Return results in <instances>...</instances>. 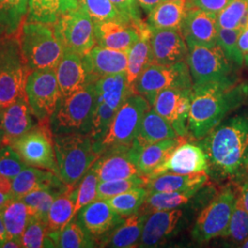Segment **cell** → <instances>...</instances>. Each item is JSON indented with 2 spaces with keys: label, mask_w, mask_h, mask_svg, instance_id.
<instances>
[{
  "label": "cell",
  "mask_w": 248,
  "mask_h": 248,
  "mask_svg": "<svg viewBox=\"0 0 248 248\" xmlns=\"http://www.w3.org/2000/svg\"><path fill=\"white\" fill-rule=\"evenodd\" d=\"M187 44L213 46L217 45L218 15L200 9H188L181 24Z\"/></svg>",
  "instance_id": "obj_21"
},
{
  "label": "cell",
  "mask_w": 248,
  "mask_h": 248,
  "mask_svg": "<svg viewBox=\"0 0 248 248\" xmlns=\"http://www.w3.org/2000/svg\"><path fill=\"white\" fill-rule=\"evenodd\" d=\"M14 198L12 196L7 195V194H4L0 191V210L6 205V204L9 202L11 200H13Z\"/></svg>",
  "instance_id": "obj_58"
},
{
  "label": "cell",
  "mask_w": 248,
  "mask_h": 248,
  "mask_svg": "<svg viewBox=\"0 0 248 248\" xmlns=\"http://www.w3.org/2000/svg\"><path fill=\"white\" fill-rule=\"evenodd\" d=\"M22 248V243L20 240L14 238H7L4 242L1 248Z\"/></svg>",
  "instance_id": "obj_56"
},
{
  "label": "cell",
  "mask_w": 248,
  "mask_h": 248,
  "mask_svg": "<svg viewBox=\"0 0 248 248\" xmlns=\"http://www.w3.org/2000/svg\"><path fill=\"white\" fill-rule=\"evenodd\" d=\"M78 5L88 12L94 23L107 20L127 23L109 0H78Z\"/></svg>",
  "instance_id": "obj_45"
},
{
  "label": "cell",
  "mask_w": 248,
  "mask_h": 248,
  "mask_svg": "<svg viewBox=\"0 0 248 248\" xmlns=\"http://www.w3.org/2000/svg\"><path fill=\"white\" fill-rule=\"evenodd\" d=\"M78 7V0H29L28 19L53 25L62 15Z\"/></svg>",
  "instance_id": "obj_30"
},
{
  "label": "cell",
  "mask_w": 248,
  "mask_h": 248,
  "mask_svg": "<svg viewBox=\"0 0 248 248\" xmlns=\"http://www.w3.org/2000/svg\"><path fill=\"white\" fill-rule=\"evenodd\" d=\"M28 10L29 0H0V35H17Z\"/></svg>",
  "instance_id": "obj_38"
},
{
  "label": "cell",
  "mask_w": 248,
  "mask_h": 248,
  "mask_svg": "<svg viewBox=\"0 0 248 248\" xmlns=\"http://www.w3.org/2000/svg\"><path fill=\"white\" fill-rule=\"evenodd\" d=\"M48 234L49 237L53 240L55 248H85L98 247L96 240L80 224L76 217H74L61 232Z\"/></svg>",
  "instance_id": "obj_37"
},
{
  "label": "cell",
  "mask_w": 248,
  "mask_h": 248,
  "mask_svg": "<svg viewBox=\"0 0 248 248\" xmlns=\"http://www.w3.org/2000/svg\"><path fill=\"white\" fill-rule=\"evenodd\" d=\"M96 105L95 84L90 83L66 98H61L49 126L53 135L89 134Z\"/></svg>",
  "instance_id": "obj_5"
},
{
  "label": "cell",
  "mask_w": 248,
  "mask_h": 248,
  "mask_svg": "<svg viewBox=\"0 0 248 248\" xmlns=\"http://www.w3.org/2000/svg\"><path fill=\"white\" fill-rule=\"evenodd\" d=\"M187 48L186 62L193 85L233 78V62L227 58L220 45L204 46L187 44Z\"/></svg>",
  "instance_id": "obj_10"
},
{
  "label": "cell",
  "mask_w": 248,
  "mask_h": 248,
  "mask_svg": "<svg viewBox=\"0 0 248 248\" xmlns=\"http://www.w3.org/2000/svg\"><path fill=\"white\" fill-rule=\"evenodd\" d=\"M209 165L206 154L200 145L182 142L173 151L168 159L151 175L153 177L164 173H175L180 175L205 172L208 174Z\"/></svg>",
  "instance_id": "obj_16"
},
{
  "label": "cell",
  "mask_w": 248,
  "mask_h": 248,
  "mask_svg": "<svg viewBox=\"0 0 248 248\" xmlns=\"http://www.w3.org/2000/svg\"><path fill=\"white\" fill-rule=\"evenodd\" d=\"M2 145V133H1V130H0V146Z\"/></svg>",
  "instance_id": "obj_60"
},
{
  "label": "cell",
  "mask_w": 248,
  "mask_h": 248,
  "mask_svg": "<svg viewBox=\"0 0 248 248\" xmlns=\"http://www.w3.org/2000/svg\"><path fill=\"white\" fill-rule=\"evenodd\" d=\"M0 36H5V35H0Z\"/></svg>",
  "instance_id": "obj_62"
},
{
  "label": "cell",
  "mask_w": 248,
  "mask_h": 248,
  "mask_svg": "<svg viewBox=\"0 0 248 248\" xmlns=\"http://www.w3.org/2000/svg\"><path fill=\"white\" fill-rule=\"evenodd\" d=\"M237 195L226 186L202 210L196 220L191 236L198 243H206L226 233Z\"/></svg>",
  "instance_id": "obj_9"
},
{
  "label": "cell",
  "mask_w": 248,
  "mask_h": 248,
  "mask_svg": "<svg viewBox=\"0 0 248 248\" xmlns=\"http://www.w3.org/2000/svg\"><path fill=\"white\" fill-rule=\"evenodd\" d=\"M242 30H227L219 28L217 36V45L222 47L223 52L231 62L238 66L244 64L243 55L240 51L238 40Z\"/></svg>",
  "instance_id": "obj_48"
},
{
  "label": "cell",
  "mask_w": 248,
  "mask_h": 248,
  "mask_svg": "<svg viewBox=\"0 0 248 248\" xmlns=\"http://www.w3.org/2000/svg\"><path fill=\"white\" fill-rule=\"evenodd\" d=\"M162 1H168V0H162ZM170 1H177V0H170Z\"/></svg>",
  "instance_id": "obj_61"
},
{
  "label": "cell",
  "mask_w": 248,
  "mask_h": 248,
  "mask_svg": "<svg viewBox=\"0 0 248 248\" xmlns=\"http://www.w3.org/2000/svg\"><path fill=\"white\" fill-rule=\"evenodd\" d=\"M148 214L137 212L126 217L114 230L106 237L100 240L98 247L100 248H130L138 247L142 235L143 224Z\"/></svg>",
  "instance_id": "obj_28"
},
{
  "label": "cell",
  "mask_w": 248,
  "mask_h": 248,
  "mask_svg": "<svg viewBox=\"0 0 248 248\" xmlns=\"http://www.w3.org/2000/svg\"><path fill=\"white\" fill-rule=\"evenodd\" d=\"M223 237L229 238L236 245H241L248 237V213L244 208L238 195L228 229Z\"/></svg>",
  "instance_id": "obj_44"
},
{
  "label": "cell",
  "mask_w": 248,
  "mask_h": 248,
  "mask_svg": "<svg viewBox=\"0 0 248 248\" xmlns=\"http://www.w3.org/2000/svg\"><path fill=\"white\" fill-rule=\"evenodd\" d=\"M238 196L241 199V202L243 203L244 208L246 209V211L248 213V180L246 181L241 186Z\"/></svg>",
  "instance_id": "obj_54"
},
{
  "label": "cell",
  "mask_w": 248,
  "mask_h": 248,
  "mask_svg": "<svg viewBox=\"0 0 248 248\" xmlns=\"http://www.w3.org/2000/svg\"><path fill=\"white\" fill-rule=\"evenodd\" d=\"M129 52L94 46L89 53L82 56L89 83L100 78L126 72Z\"/></svg>",
  "instance_id": "obj_22"
},
{
  "label": "cell",
  "mask_w": 248,
  "mask_h": 248,
  "mask_svg": "<svg viewBox=\"0 0 248 248\" xmlns=\"http://www.w3.org/2000/svg\"><path fill=\"white\" fill-rule=\"evenodd\" d=\"M25 96L40 124H48L62 98L55 69H35L29 72Z\"/></svg>",
  "instance_id": "obj_11"
},
{
  "label": "cell",
  "mask_w": 248,
  "mask_h": 248,
  "mask_svg": "<svg viewBox=\"0 0 248 248\" xmlns=\"http://www.w3.org/2000/svg\"><path fill=\"white\" fill-rule=\"evenodd\" d=\"M94 31L98 46L124 52H129L141 37L137 27L119 20L94 23Z\"/></svg>",
  "instance_id": "obj_24"
},
{
  "label": "cell",
  "mask_w": 248,
  "mask_h": 248,
  "mask_svg": "<svg viewBox=\"0 0 248 248\" xmlns=\"http://www.w3.org/2000/svg\"><path fill=\"white\" fill-rule=\"evenodd\" d=\"M138 153L130 145H121L103 151L92 166L99 181L142 177L138 169Z\"/></svg>",
  "instance_id": "obj_14"
},
{
  "label": "cell",
  "mask_w": 248,
  "mask_h": 248,
  "mask_svg": "<svg viewBox=\"0 0 248 248\" xmlns=\"http://www.w3.org/2000/svg\"><path fill=\"white\" fill-rule=\"evenodd\" d=\"M199 141L213 179L233 180L248 172V113L222 121Z\"/></svg>",
  "instance_id": "obj_1"
},
{
  "label": "cell",
  "mask_w": 248,
  "mask_h": 248,
  "mask_svg": "<svg viewBox=\"0 0 248 248\" xmlns=\"http://www.w3.org/2000/svg\"><path fill=\"white\" fill-rule=\"evenodd\" d=\"M151 107L149 101L142 95H130L116 112L108 132L99 144L100 153L110 147L132 144Z\"/></svg>",
  "instance_id": "obj_8"
},
{
  "label": "cell",
  "mask_w": 248,
  "mask_h": 248,
  "mask_svg": "<svg viewBox=\"0 0 248 248\" xmlns=\"http://www.w3.org/2000/svg\"><path fill=\"white\" fill-rule=\"evenodd\" d=\"M94 84L96 98L105 102L116 111H118L129 96L134 93L128 84L125 72L100 78Z\"/></svg>",
  "instance_id": "obj_29"
},
{
  "label": "cell",
  "mask_w": 248,
  "mask_h": 248,
  "mask_svg": "<svg viewBox=\"0 0 248 248\" xmlns=\"http://www.w3.org/2000/svg\"><path fill=\"white\" fill-rule=\"evenodd\" d=\"M238 45H239L240 51L243 55L244 63L248 65V26L246 27L241 31L239 40H238Z\"/></svg>",
  "instance_id": "obj_52"
},
{
  "label": "cell",
  "mask_w": 248,
  "mask_h": 248,
  "mask_svg": "<svg viewBox=\"0 0 248 248\" xmlns=\"http://www.w3.org/2000/svg\"><path fill=\"white\" fill-rule=\"evenodd\" d=\"M161 1L162 0H138L140 7L146 14H149L152 9H154Z\"/></svg>",
  "instance_id": "obj_55"
},
{
  "label": "cell",
  "mask_w": 248,
  "mask_h": 248,
  "mask_svg": "<svg viewBox=\"0 0 248 248\" xmlns=\"http://www.w3.org/2000/svg\"><path fill=\"white\" fill-rule=\"evenodd\" d=\"M248 99V84L235 77L193 85L190 96L188 133L201 140Z\"/></svg>",
  "instance_id": "obj_2"
},
{
  "label": "cell",
  "mask_w": 248,
  "mask_h": 248,
  "mask_svg": "<svg viewBox=\"0 0 248 248\" xmlns=\"http://www.w3.org/2000/svg\"><path fill=\"white\" fill-rule=\"evenodd\" d=\"M8 238V233H7V230L5 227L4 222L2 220V217L0 215V248L2 247V245L4 244V242Z\"/></svg>",
  "instance_id": "obj_57"
},
{
  "label": "cell",
  "mask_w": 248,
  "mask_h": 248,
  "mask_svg": "<svg viewBox=\"0 0 248 248\" xmlns=\"http://www.w3.org/2000/svg\"><path fill=\"white\" fill-rule=\"evenodd\" d=\"M193 80L186 61L173 64L151 63L133 85L134 93L146 98L151 106L160 91L169 89H192Z\"/></svg>",
  "instance_id": "obj_7"
},
{
  "label": "cell",
  "mask_w": 248,
  "mask_h": 248,
  "mask_svg": "<svg viewBox=\"0 0 248 248\" xmlns=\"http://www.w3.org/2000/svg\"><path fill=\"white\" fill-rule=\"evenodd\" d=\"M115 7L124 20L134 26L137 27L142 32L149 25L145 24L142 19L140 4L138 0H109Z\"/></svg>",
  "instance_id": "obj_50"
},
{
  "label": "cell",
  "mask_w": 248,
  "mask_h": 248,
  "mask_svg": "<svg viewBox=\"0 0 248 248\" xmlns=\"http://www.w3.org/2000/svg\"><path fill=\"white\" fill-rule=\"evenodd\" d=\"M198 191L199 189H189L175 192L148 193L139 212L149 215L155 212L177 209L187 203Z\"/></svg>",
  "instance_id": "obj_36"
},
{
  "label": "cell",
  "mask_w": 248,
  "mask_h": 248,
  "mask_svg": "<svg viewBox=\"0 0 248 248\" xmlns=\"http://www.w3.org/2000/svg\"><path fill=\"white\" fill-rule=\"evenodd\" d=\"M154 63V56L151 47V28L141 32L140 39L129 50L126 78L129 86L133 89L135 81L143 70Z\"/></svg>",
  "instance_id": "obj_32"
},
{
  "label": "cell",
  "mask_w": 248,
  "mask_h": 248,
  "mask_svg": "<svg viewBox=\"0 0 248 248\" xmlns=\"http://www.w3.org/2000/svg\"><path fill=\"white\" fill-rule=\"evenodd\" d=\"M27 167L12 145L2 144L0 146V175L13 180Z\"/></svg>",
  "instance_id": "obj_49"
},
{
  "label": "cell",
  "mask_w": 248,
  "mask_h": 248,
  "mask_svg": "<svg viewBox=\"0 0 248 248\" xmlns=\"http://www.w3.org/2000/svg\"><path fill=\"white\" fill-rule=\"evenodd\" d=\"M115 109L107 105L105 102L100 101L96 98V105L92 117L91 130L89 135L95 142L97 150L99 151V144L106 136L109 130V127L116 114ZM101 155V153H100Z\"/></svg>",
  "instance_id": "obj_40"
},
{
  "label": "cell",
  "mask_w": 248,
  "mask_h": 248,
  "mask_svg": "<svg viewBox=\"0 0 248 248\" xmlns=\"http://www.w3.org/2000/svg\"><path fill=\"white\" fill-rule=\"evenodd\" d=\"M98 183L99 179L96 172L92 169H89L76 186L75 216L83 207L97 200Z\"/></svg>",
  "instance_id": "obj_46"
},
{
  "label": "cell",
  "mask_w": 248,
  "mask_h": 248,
  "mask_svg": "<svg viewBox=\"0 0 248 248\" xmlns=\"http://www.w3.org/2000/svg\"><path fill=\"white\" fill-rule=\"evenodd\" d=\"M192 89H169L160 91L152 107L169 121L178 136L186 137L188 133V115Z\"/></svg>",
  "instance_id": "obj_15"
},
{
  "label": "cell",
  "mask_w": 248,
  "mask_h": 248,
  "mask_svg": "<svg viewBox=\"0 0 248 248\" xmlns=\"http://www.w3.org/2000/svg\"><path fill=\"white\" fill-rule=\"evenodd\" d=\"M151 47L155 63L186 61L188 48L180 29H151Z\"/></svg>",
  "instance_id": "obj_19"
},
{
  "label": "cell",
  "mask_w": 248,
  "mask_h": 248,
  "mask_svg": "<svg viewBox=\"0 0 248 248\" xmlns=\"http://www.w3.org/2000/svg\"><path fill=\"white\" fill-rule=\"evenodd\" d=\"M184 141L185 137L178 136L177 138H170L152 143L142 148L137 162L138 169L142 177L149 176L159 168L168 159L170 154Z\"/></svg>",
  "instance_id": "obj_31"
},
{
  "label": "cell",
  "mask_w": 248,
  "mask_h": 248,
  "mask_svg": "<svg viewBox=\"0 0 248 248\" xmlns=\"http://www.w3.org/2000/svg\"><path fill=\"white\" fill-rule=\"evenodd\" d=\"M0 191L4 194L12 196L14 198L12 191V179L6 176L0 175Z\"/></svg>",
  "instance_id": "obj_53"
},
{
  "label": "cell",
  "mask_w": 248,
  "mask_h": 248,
  "mask_svg": "<svg viewBox=\"0 0 248 248\" xmlns=\"http://www.w3.org/2000/svg\"><path fill=\"white\" fill-rule=\"evenodd\" d=\"M28 74L17 35L0 36V107L26 97Z\"/></svg>",
  "instance_id": "obj_6"
},
{
  "label": "cell",
  "mask_w": 248,
  "mask_h": 248,
  "mask_svg": "<svg viewBox=\"0 0 248 248\" xmlns=\"http://www.w3.org/2000/svg\"><path fill=\"white\" fill-rule=\"evenodd\" d=\"M231 2L232 0H186V8L202 9L218 15Z\"/></svg>",
  "instance_id": "obj_51"
},
{
  "label": "cell",
  "mask_w": 248,
  "mask_h": 248,
  "mask_svg": "<svg viewBox=\"0 0 248 248\" xmlns=\"http://www.w3.org/2000/svg\"><path fill=\"white\" fill-rule=\"evenodd\" d=\"M0 215L6 227L8 238L21 241L22 234L33 213L24 202L13 199L0 210Z\"/></svg>",
  "instance_id": "obj_34"
},
{
  "label": "cell",
  "mask_w": 248,
  "mask_h": 248,
  "mask_svg": "<svg viewBox=\"0 0 248 248\" xmlns=\"http://www.w3.org/2000/svg\"><path fill=\"white\" fill-rule=\"evenodd\" d=\"M70 186H66L59 176L51 170L28 166L12 180L14 199L20 200L27 194L45 188H51L61 193Z\"/></svg>",
  "instance_id": "obj_23"
},
{
  "label": "cell",
  "mask_w": 248,
  "mask_h": 248,
  "mask_svg": "<svg viewBox=\"0 0 248 248\" xmlns=\"http://www.w3.org/2000/svg\"><path fill=\"white\" fill-rule=\"evenodd\" d=\"M240 248H248V237L239 246Z\"/></svg>",
  "instance_id": "obj_59"
},
{
  "label": "cell",
  "mask_w": 248,
  "mask_h": 248,
  "mask_svg": "<svg viewBox=\"0 0 248 248\" xmlns=\"http://www.w3.org/2000/svg\"><path fill=\"white\" fill-rule=\"evenodd\" d=\"M22 248H55L53 240L49 237L46 222L32 216L21 237Z\"/></svg>",
  "instance_id": "obj_42"
},
{
  "label": "cell",
  "mask_w": 248,
  "mask_h": 248,
  "mask_svg": "<svg viewBox=\"0 0 248 248\" xmlns=\"http://www.w3.org/2000/svg\"><path fill=\"white\" fill-rule=\"evenodd\" d=\"M62 193L51 188H45L32 191L20 200L31 208L33 216L46 222L49 210L54 200Z\"/></svg>",
  "instance_id": "obj_43"
},
{
  "label": "cell",
  "mask_w": 248,
  "mask_h": 248,
  "mask_svg": "<svg viewBox=\"0 0 248 248\" xmlns=\"http://www.w3.org/2000/svg\"><path fill=\"white\" fill-rule=\"evenodd\" d=\"M147 195V189L144 186H139L105 201L116 213L126 218L139 212Z\"/></svg>",
  "instance_id": "obj_39"
},
{
  "label": "cell",
  "mask_w": 248,
  "mask_h": 248,
  "mask_svg": "<svg viewBox=\"0 0 248 248\" xmlns=\"http://www.w3.org/2000/svg\"><path fill=\"white\" fill-rule=\"evenodd\" d=\"M76 186L69 187L53 202L47 217L48 233L59 232L75 217Z\"/></svg>",
  "instance_id": "obj_35"
},
{
  "label": "cell",
  "mask_w": 248,
  "mask_h": 248,
  "mask_svg": "<svg viewBox=\"0 0 248 248\" xmlns=\"http://www.w3.org/2000/svg\"><path fill=\"white\" fill-rule=\"evenodd\" d=\"M55 74L62 98L69 97L90 84L83 58L78 53L64 52L55 67Z\"/></svg>",
  "instance_id": "obj_25"
},
{
  "label": "cell",
  "mask_w": 248,
  "mask_h": 248,
  "mask_svg": "<svg viewBox=\"0 0 248 248\" xmlns=\"http://www.w3.org/2000/svg\"><path fill=\"white\" fill-rule=\"evenodd\" d=\"M89 234L98 242L124 221L105 200H96L86 205L75 216Z\"/></svg>",
  "instance_id": "obj_17"
},
{
  "label": "cell",
  "mask_w": 248,
  "mask_h": 248,
  "mask_svg": "<svg viewBox=\"0 0 248 248\" xmlns=\"http://www.w3.org/2000/svg\"><path fill=\"white\" fill-rule=\"evenodd\" d=\"M38 124L26 97L18 98L8 106L0 107L2 144L11 145Z\"/></svg>",
  "instance_id": "obj_18"
},
{
  "label": "cell",
  "mask_w": 248,
  "mask_h": 248,
  "mask_svg": "<svg viewBox=\"0 0 248 248\" xmlns=\"http://www.w3.org/2000/svg\"><path fill=\"white\" fill-rule=\"evenodd\" d=\"M19 49L28 71L55 69L64 50L49 24L28 21L17 33Z\"/></svg>",
  "instance_id": "obj_4"
},
{
  "label": "cell",
  "mask_w": 248,
  "mask_h": 248,
  "mask_svg": "<svg viewBox=\"0 0 248 248\" xmlns=\"http://www.w3.org/2000/svg\"><path fill=\"white\" fill-rule=\"evenodd\" d=\"M210 176L202 173L180 175L164 173L153 177H145V186L148 193L175 192L189 189H201L209 180Z\"/></svg>",
  "instance_id": "obj_27"
},
{
  "label": "cell",
  "mask_w": 248,
  "mask_h": 248,
  "mask_svg": "<svg viewBox=\"0 0 248 248\" xmlns=\"http://www.w3.org/2000/svg\"><path fill=\"white\" fill-rule=\"evenodd\" d=\"M186 10V0L161 1L148 14V25L151 29H181Z\"/></svg>",
  "instance_id": "obj_33"
},
{
  "label": "cell",
  "mask_w": 248,
  "mask_h": 248,
  "mask_svg": "<svg viewBox=\"0 0 248 248\" xmlns=\"http://www.w3.org/2000/svg\"><path fill=\"white\" fill-rule=\"evenodd\" d=\"M57 175L66 186H78L100 153L89 134L53 135Z\"/></svg>",
  "instance_id": "obj_3"
},
{
  "label": "cell",
  "mask_w": 248,
  "mask_h": 248,
  "mask_svg": "<svg viewBox=\"0 0 248 248\" xmlns=\"http://www.w3.org/2000/svg\"><path fill=\"white\" fill-rule=\"evenodd\" d=\"M53 31L64 52L83 56L89 53L97 44L94 22L88 12L81 7L62 15L53 24Z\"/></svg>",
  "instance_id": "obj_12"
},
{
  "label": "cell",
  "mask_w": 248,
  "mask_h": 248,
  "mask_svg": "<svg viewBox=\"0 0 248 248\" xmlns=\"http://www.w3.org/2000/svg\"><path fill=\"white\" fill-rule=\"evenodd\" d=\"M27 166L57 174L53 134L48 124H39L11 144Z\"/></svg>",
  "instance_id": "obj_13"
},
{
  "label": "cell",
  "mask_w": 248,
  "mask_h": 248,
  "mask_svg": "<svg viewBox=\"0 0 248 248\" xmlns=\"http://www.w3.org/2000/svg\"><path fill=\"white\" fill-rule=\"evenodd\" d=\"M183 211L173 209L152 213L147 216L138 248H156L165 244L176 232Z\"/></svg>",
  "instance_id": "obj_20"
},
{
  "label": "cell",
  "mask_w": 248,
  "mask_h": 248,
  "mask_svg": "<svg viewBox=\"0 0 248 248\" xmlns=\"http://www.w3.org/2000/svg\"><path fill=\"white\" fill-rule=\"evenodd\" d=\"M145 186V177H131L108 181H99L97 200H108L135 187Z\"/></svg>",
  "instance_id": "obj_47"
},
{
  "label": "cell",
  "mask_w": 248,
  "mask_h": 248,
  "mask_svg": "<svg viewBox=\"0 0 248 248\" xmlns=\"http://www.w3.org/2000/svg\"><path fill=\"white\" fill-rule=\"evenodd\" d=\"M177 137L178 135L169 121L151 107L142 119L140 130L132 145L140 154L142 148L149 144Z\"/></svg>",
  "instance_id": "obj_26"
},
{
  "label": "cell",
  "mask_w": 248,
  "mask_h": 248,
  "mask_svg": "<svg viewBox=\"0 0 248 248\" xmlns=\"http://www.w3.org/2000/svg\"><path fill=\"white\" fill-rule=\"evenodd\" d=\"M218 26L227 30H244L248 26V0H232L218 14Z\"/></svg>",
  "instance_id": "obj_41"
}]
</instances>
